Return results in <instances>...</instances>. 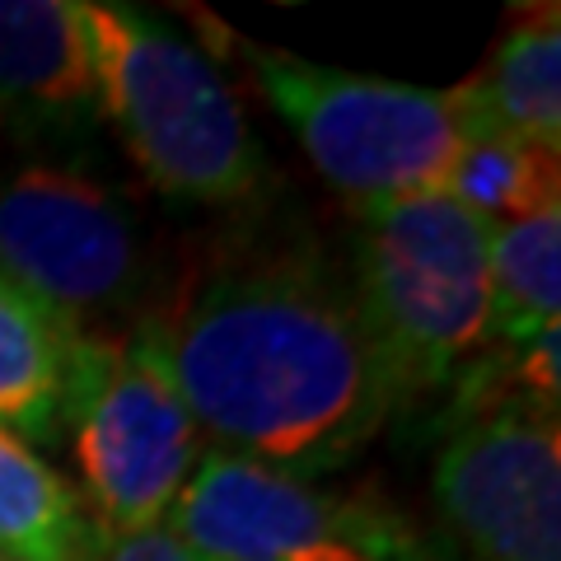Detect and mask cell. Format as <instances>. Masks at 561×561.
<instances>
[{
    "instance_id": "obj_1",
    "label": "cell",
    "mask_w": 561,
    "mask_h": 561,
    "mask_svg": "<svg viewBox=\"0 0 561 561\" xmlns=\"http://www.w3.org/2000/svg\"><path fill=\"white\" fill-rule=\"evenodd\" d=\"M154 337L210 449L295 478L356 459L398 408L351 295L313 262L216 272Z\"/></svg>"
},
{
    "instance_id": "obj_2",
    "label": "cell",
    "mask_w": 561,
    "mask_h": 561,
    "mask_svg": "<svg viewBox=\"0 0 561 561\" xmlns=\"http://www.w3.org/2000/svg\"><path fill=\"white\" fill-rule=\"evenodd\" d=\"M99 117L113 122L146 183L183 206H239L267 183V154L220 66L154 14L76 0Z\"/></svg>"
},
{
    "instance_id": "obj_3",
    "label": "cell",
    "mask_w": 561,
    "mask_h": 561,
    "mask_svg": "<svg viewBox=\"0 0 561 561\" xmlns=\"http://www.w3.org/2000/svg\"><path fill=\"white\" fill-rule=\"evenodd\" d=\"M491 230L445 192L356 206L346 295L398 402L459 379L486 346Z\"/></svg>"
},
{
    "instance_id": "obj_4",
    "label": "cell",
    "mask_w": 561,
    "mask_h": 561,
    "mask_svg": "<svg viewBox=\"0 0 561 561\" xmlns=\"http://www.w3.org/2000/svg\"><path fill=\"white\" fill-rule=\"evenodd\" d=\"M257 90L290 122L309 164L351 206L440 192L468 136V108L454 90L356 76L300 61L295 51L243 47Z\"/></svg>"
},
{
    "instance_id": "obj_5",
    "label": "cell",
    "mask_w": 561,
    "mask_h": 561,
    "mask_svg": "<svg viewBox=\"0 0 561 561\" xmlns=\"http://www.w3.org/2000/svg\"><path fill=\"white\" fill-rule=\"evenodd\" d=\"M66 435L84 482L80 501L99 538L169 524L202 459V431L173 383L154 328L84 337Z\"/></svg>"
},
{
    "instance_id": "obj_6",
    "label": "cell",
    "mask_w": 561,
    "mask_h": 561,
    "mask_svg": "<svg viewBox=\"0 0 561 561\" xmlns=\"http://www.w3.org/2000/svg\"><path fill=\"white\" fill-rule=\"evenodd\" d=\"M169 529L202 561H421L393 511L225 449L197 459Z\"/></svg>"
},
{
    "instance_id": "obj_7",
    "label": "cell",
    "mask_w": 561,
    "mask_h": 561,
    "mask_svg": "<svg viewBox=\"0 0 561 561\" xmlns=\"http://www.w3.org/2000/svg\"><path fill=\"white\" fill-rule=\"evenodd\" d=\"M0 276L70 328L94 332L99 319L127 313L146 286V243L103 183L28 164L0 179Z\"/></svg>"
},
{
    "instance_id": "obj_8",
    "label": "cell",
    "mask_w": 561,
    "mask_h": 561,
    "mask_svg": "<svg viewBox=\"0 0 561 561\" xmlns=\"http://www.w3.org/2000/svg\"><path fill=\"white\" fill-rule=\"evenodd\" d=\"M431 491L468 561H561L557 412L515 402L459 416L435 454Z\"/></svg>"
},
{
    "instance_id": "obj_9",
    "label": "cell",
    "mask_w": 561,
    "mask_h": 561,
    "mask_svg": "<svg viewBox=\"0 0 561 561\" xmlns=\"http://www.w3.org/2000/svg\"><path fill=\"white\" fill-rule=\"evenodd\" d=\"M99 122L76 0H0V131L51 146Z\"/></svg>"
},
{
    "instance_id": "obj_10",
    "label": "cell",
    "mask_w": 561,
    "mask_h": 561,
    "mask_svg": "<svg viewBox=\"0 0 561 561\" xmlns=\"http://www.w3.org/2000/svg\"><path fill=\"white\" fill-rule=\"evenodd\" d=\"M84 337L0 276V426L28 445L61 440Z\"/></svg>"
},
{
    "instance_id": "obj_11",
    "label": "cell",
    "mask_w": 561,
    "mask_h": 561,
    "mask_svg": "<svg viewBox=\"0 0 561 561\" xmlns=\"http://www.w3.org/2000/svg\"><path fill=\"white\" fill-rule=\"evenodd\" d=\"M472 122L561 154V24L557 5L519 20L491 61L459 84Z\"/></svg>"
},
{
    "instance_id": "obj_12",
    "label": "cell",
    "mask_w": 561,
    "mask_h": 561,
    "mask_svg": "<svg viewBox=\"0 0 561 561\" xmlns=\"http://www.w3.org/2000/svg\"><path fill=\"white\" fill-rule=\"evenodd\" d=\"M103 538L70 486L28 440L0 426V557L99 561Z\"/></svg>"
},
{
    "instance_id": "obj_13",
    "label": "cell",
    "mask_w": 561,
    "mask_h": 561,
    "mask_svg": "<svg viewBox=\"0 0 561 561\" xmlns=\"http://www.w3.org/2000/svg\"><path fill=\"white\" fill-rule=\"evenodd\" d=\"M561 206L491 230L486 346H524L561 328Z\"/></svg>"
},
{
    "instance_id": "obj_14",
    "label": "cell",
    "mask_w": 561,
    "mask_h": 561,
    "mask_svg": "<svg viewBox=\"0 0 561 561\" xmlns=\"http://www.w3.org/2000/svg\"><path fill=\"white\" fill-rule=\"evenodd\" d=\"M440 192L468 206L472 216H482L486 225H511L548 206H561V154L468 117L459 160H454Z\"/></svg>"
},
{
    "instance_id": "obj_15",
    "label": "cell",
    "mask_w": 561,
    "mask_h": 561,
    "mask_svg": "<svg viewBox=\"0 0 561 561\" xmlns=\"http://www.w3.org/2000/svg\"><path fill=\"white\" fill-rule=\"evenodd\" d=\"M99 561H202L187 542L160 524V529H146V534H127V538H103Z\"/></svg>"
},
{
    "instance_id": "obj_16",
    "label": "cell",
    "mask_w": 561,
    "mask_h": 561,
    "mask_svg": "<svg viewBox=\"0 0 561 561\" xmlns=\"http://www.w3.org/2000/svg\"><path fill=\"white\" fill-rule=\"evenodd\" d=\"M0 561H5V557H0Z\"/></svg>"
}]
</instances>
